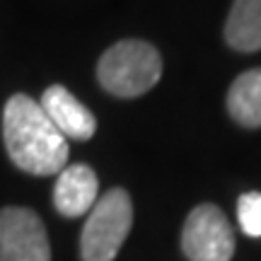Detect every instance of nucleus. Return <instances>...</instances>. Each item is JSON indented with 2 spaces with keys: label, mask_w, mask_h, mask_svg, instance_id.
Wrapping results in <instances>:
<instances>
[{
  "label": "nucleus",
  "mask_w": 261,
  "mask_h": 261,
  "mask_svg": "<svg viewBox=\"0 0 261 261\" xmlns=\"http://www.w3.org/2000/svg\"><path fill=\"white\" fill-rule=\"evenodd\" d=\"M99 85L114 97H140L152 90L162 77L160 51L148 41L123 39L109 46L97 63Z\"/></svg>",
  "instance_id": "f03ea898"
},
{
  "label": "nucleus",
  "mask_w": 261,
  "mask_h": 261,
  "mask_svg": "<svg viewBox=\"0 0 261 261\" xmlns=\"http://www.w3.org/2000/svg\"><path fill=\"white\" fill-rule=\"evenodd\" d=\"M240 227L249 237H261V191H247L237 201Z\"/></svg>",
  "instance_id": "9d476101"
},
{
  "label": "nucleus",
  "mask_w": 261,
  "mask_h": 261,
  "mask_svg": "<svg viewBox=\"0 0 261 261\" xmlns=\"http://www.w3.org/2000/svg\"><path fill=\"white\" fill-rule=\"evenodd\" d=\"M39 107L63 133L65 140H90L97 130V119L92 116V112L83 102H77L63 85H51L48 90H44Z\"/></svg>",
  "instance_id": "423d86ee"
},
{
  "label": "nucleus",
  "mask_w": 261,
  "mask_h": 261,
  "mask_svg": "<svg viewBox=\"0 0 261 261\" xmlns=\"http://www.w3.org/2000/svg\"><path fill=\"white\" fill-rule=\"evenodd\" d=\"M181 249L189 261H230L234 232L225 213L213 203H201L189 213L181 230Z\"/></svg>",
  "instance_id": "20e7f679"
},
{
  "label": "nucleus",
  "mask_w": 261,
  "mask_h": 261,
  "mask_svg": "<svg viewBox=\"0 0 261 261\" xmlns=\"http://www.w3.org/2000/svg\"><path fill=\"white\" fill-rule=\"evenodd\" d=\"M99 196V181L92 167L70 165L58 172V181L54 187V205L65 218H80L90 213Z\"/></svg>",
  "instance_id": "0eeeda50"
},
{
  "label": "nucleus",
  "mask_w": 261,
  "mask_h": 261,
  "mask_svg": "<svg viewBox=\"0 0 261 261\" xmlns=\"http://www.w3.org/2000/svg\"><path fill=\"white\" fill-rule=\"evenodd\" d=\"M225 41L234 51L261 48V0H234L225 22Z\"/></svg>",
  "instance_id": "6e6552de"
},
{
  "label": "nucleus",
  "mask_w": 261,
  "mask_h": 261,
  "mask_svg": "<svg viewBox=\"0 0 261 261\" xmlns=\"http://www.w3.org/2000/svg\"><path fill=\"white\" fill-rule=\"evenodd\" d=\"M0 261H51L46 227L29 208L0 211Z\"/></svg>",
  "instance_id": "39448f33"
},
{
  "label": "nucleus",
  "mask_w": 261,
  "mask_h": 261,
  "mask_svg": "<svg viewBox=\"0 0 261 261\" xmlns=\"http://www.w3.org/2000/svg\"><path fill=\"white\" fill-rule=\"evenodd\" d=\"M227 112L244 128H261V68L247 70L230 85Z\"/></svg>",
  "instance_id": "1a4fd4ad"
},
{
  "label": "nucleus",
  "mask_w": 261,
  "mask_h": 261,
  "mask_svg": "<svg viewBox=\"0 0 261 261\" xmlns=\"http://www.w3.org/2000/svg\"><path fill=\"white\" fill-rule=\"evenodd\" d=\"M3 138L10 160L22 172L51 177L68 162V140L27 94H12L3 112Z\"/></svg>",
  "instance_id": "f257e3e1"
},
{
  "label": "nucleus",
  "mask_w": 261,
  "mask_h": 261,
  "mask_svg": "<svg viewBox=\"0 0 261 261\" xmlns=\"http://www.w3.org/2000/svg\"><path fill=\"white\" fill-rule=\"evenodd\" d=\"M133 225V203L128 191L112 189L97 198L80 234L83 261H114Z\"/></svg>",
  "instance_id": "7ed1b4c3"
}]
</instances>
